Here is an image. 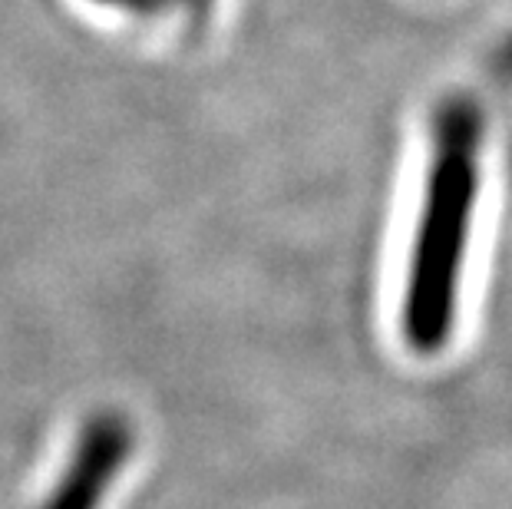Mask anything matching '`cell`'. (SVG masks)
Segmentation results:
<instances>
[{
    "instance_id": "cell-1",
    "label": "cell",
    "mask_w": 512,
    "mask_h": 509,
    "mask_svg": "<svg viewBox=\"0 0 512 509\" xmlns=\"http://www.w3.org/2000/svg\"><path fill=\"white\" fill-rule=\"evenodd\" d=\"M476 189L479 119L466 103H453L437 123V153H433L430 189L410 265L407 301H403V334L417 354L440 351L450 338L456 281H460Z\"/></svg>"
},
{
    "instance_id": "cell-2",
    "label": "cell",
    "mask_w": 512,
    "mask_h": 509,
    "mask_svg": "<svg viewBox=\"0 0 512 509\" xmlns=\"http://www.w3.org/2000/svg\"><path fill=\"white\" fill-rule=\"evenodd\" d=\"M133 447V430L123 417L103 414L86 427L70 470L43 509H100L103 493L110 490L113 473L123 467Z\"/></svg>"
}]
</instances>
